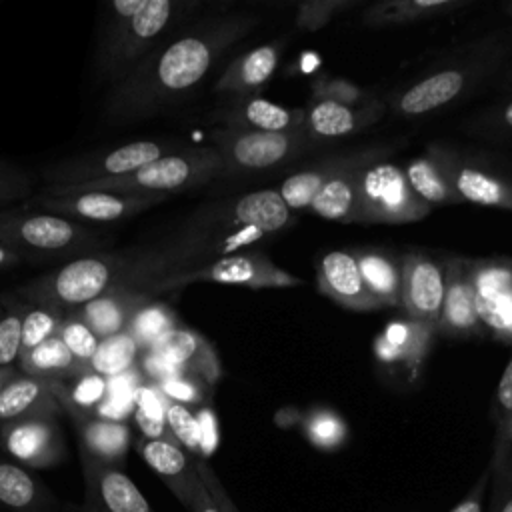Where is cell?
<instances>
[{
	"label": "cell",
	"instance_id": "obj_30",
	"mask_svg": "<svg viewBox=\"0 0 512 512\" xmlns=\"http://www.w3.org/2000/svg\"><path fill=\"white\" fill-rule=\"evenodd\" d=\"M434 334V328L416 320H396L376 338L374 352L382 362H402L408 368H416L426 356Z\"/></svg>",
	"mask_w": 512,
	"mask_h": 512
},
{
	"label": "cell",
	"instance_id": "obj_22",
	"mask_svg": "<svg viewBox=\"0 0 512 512\" xmlns=\"http://www.w3.org/2000/svg\"><path fill=\"white\" fill-rule=\"evenodd\" d=\"M222 128L252 132H298L304 128V108H286L256 94L238 96L218 114Z\"/></svg>",
	"mask_w": 512,
	"mask_h": 512
},
{
	"label": "cell",
	"instance_id": "obj_24",
	"mask_svg": "<svg viewBox=\"0 0 512 512\" xmlns=\"http://www.w3.org/2000/svg\"><path fill=\"white\" fill-rule=\"evenodd\" d=\"M382 114V106L366 104V106H346L332 100L312 98L304 108V132L314 142H324L332 138H342L354 134L372 122H376Z\"/></svg>",
	"mask_w": 512,
	"mask_h": 512
},
{
	"label": "cell",
	"instance_id": "obj_6",
	"mask_svg": "<svg viewBox=\"0 0 512 512\" xmlns=\"http://www.w3.org/2000/svg\"><path fill=\"white\" fill-rule=\"evenodd\" d=\"M360 224H406L422 220L430 206L410 188L404 168L370 160L354 172Z\"/></svg>",
	"mask_w": 512,
	"mask_h": 512
},
{
	"label": "cell",
	"instance_id": "obj_39",
	"mask_svg": "<svg viewBox=\"0 0 512 512\" xmlns=\"http://www.w3.org/2000/svg\"><path fill=\"white\" fill-rule=\"evenodd\" d=\"M174 326H176V318L164 304L148 302L136 312L134 320L128 326V332L136 338L140 348L142 346L152 348Z\"/></svg>",
	"mask_w": 512,
	"mask_h": 512
},
{
	"label": "cell",
	"instance_id": "obj_32",
	"mask_svg": "<svg viewBox=\"0 0 512 512\" xmlns=\"http://www.w3.org/2000/svg\"><path fill=\"white\" fill-rule=\"evenodd\" d=\"M404 174L410 188L424 204L432 206V204L458 202L446 174L444 150L430 148L426 154L412 158L406 164Z\"/></svg>",
	"mask_w": 512,
	"mask_h": 512
},
{
	"label": "cell",
	"instance_id": "obj_52",
	"mask_svg": "<svg viewBox=\"0 0 512 512\" xmlns=\"http://www.w3.org/2000/svg\"><path fill=\"white\" fill-rule=\"evenodd\" d=\"M190 512H220V508L216 506V502L212 500V496L208 494V490H206L204 484H202V486L198 488V492L194 494Z\"/></svg>",
	"mask_w": 512,
	"mask_h": 512
},
{
	"label": "cell",
	"instance_id": "obj_34",
	"mask_svg": "<svg viewBox=\"0 0 512 512\" xmlns=\"http://www.w3.org/2000/svg\"><path fill=\"white\" fill-rule=\"evenodd\" d=\"M466 2L460 0H388L372 4L364 12V22L368 24H404L420 18L440 16L458 10Z\"/></svg>",
	"mask_w": 512,
	"mask_h": 512
},
{
	"label": "cell",
	"instance_id": "obj_21",
	"mask_svg": "<svg viewBox=\"0 0 512 512\" xmlns=\"http://www.w3.org/2000/svg\"><path fill=\"white\" fill-rule=\"evenodd\" d=\"M318 288L350 310H376L382 308L366 290L356 252L330 250L318 262Z\"/></svg>",
	"mask_w": 512,
	"mask_h": 512
},
{
	"label": "cell",
	"instance_id": "obj_33",
	"mask_svg": "<svg viewBox=\"0 0 512 512\" xmlns=\"http://www.w3.org/2000/svg\"><path fill=\"white\" fill-rule=\"evenodd\" d=\"M16 368L22 374L38 376V378H56L62 380L66 376H82V366L74 360L64 342L54 334L44 340L36 348L20 354Z\"/></svg>",
	"mask_w": 512,
	"mask_h": 512
},
{
	"label": "cell",
	"instance_id": "obj_46",
	"mask_svg": "<svg viewBox=\"0 0 512 512\" xmlns=\"http://www.w3.org/2000/svg\"><path fill=\"white\" fill-rule=\"evenodd\" d=\"M202 384L198 378L186 376V374H170L168 378L160 380V386L164 390V394L172 400V402H202ZM206 386V384H204Z\"/></svg>",
	"mask_w": 512,
	"mask_h": 512
},
{
	"label": "cell",
	"instance_id": "obj_18",
	"mask_svg": "<svg viewBox=\"0 0 512 512\" xmlns=\"http://www.w3.org/2000/svg\"><path fill=\"white\" fill-rule=\"evenodd\" d=\"M134 446L140 458L160 476V480L180 500V504L190 510L194 494L202 486L194 456H190L174 438L142 436Z\"/></svg>",
	"mask_w": 512,
	"mask_h": 512
},
{
	"label": "cell",
	"instance_id": "obj_54",
	"mask_svg": "<svg viewBox=\"0 0 512 512\" xmlns=\"http://www.w3.org/2000/svg\"><path fill=\"white\" fill-rule=\"evenodd\" d=\"M18 372H20V370H18L16 366L2 368V370H0V390H2V388H4V386H6V384H8V382L18 374Z\"/></svg>",
	"mask_w": 512,
	"mask_h": 512
},
{
	"label": "cell",
	"instance_id": "obj_29",
	"mask_svg": "<svg viewBox=\"0 0 512 512\" xmlns=\"http://www.w3.org/2000/svg\"><path fill=\"white\" fill-rule=\"evenodd\" d=\"M56 498L28 468L0 458V510L52 512Z\"/></svg>",
	"mask_w": 512,
	"mask_h": 512
},
{
	"label": "cell",
	"instance_id": "obj_38",
	"mask_svg": "<svg viewBox=\"0 0 512 512\" xmlns=\"http://www.w3.org/2000/svg\"><path fill=\"white\" fill-rule=\"evenodd\" d=\"M0 312V370L16 366L22 344V318L26 300L4 296Z\"/></svg>",
	"mask_w": 512,
	"mask_h": 512
},
{
	"label": "cell",
	"instance_id": "obj_53",
	"mask_svg": "<svg viewBox=\"0 0 512 512\" xmlns=\"http://www.w3.org/2000/svg\"><path fill=\"white\" fill-rule=\"evenodd\" d=\"M20 258H22V256H20L18 252H14V250H10L8 246L0 244V270L10 268V266L18 264V262H20Z\"/></svg>",
	"mask_w": 512,
	"mask_h": 512
},
{
	"label": "cell",
	"instance_id": "obj_4",
	"mask_svg": "<svg viewBox=\"0 0 512 512\" xmlns=\"http://www.w3.org/2000/svg\"><path fill=\"white\" fill-rule=\"evenodd\" d=\"M218 176H224V164L216 148L212 146H184L172 154L152 160L138 170L120 178L100 180L82 186H48L44 194H70L88 190H108L120 194H154L168 196L206 184Z\"/></svg>",
	"mask_w": 512,
	"mask_h": 512
},
{
	"label": "cell",
	"instance_id": "obj_40",
	"mask_svg": "<svg viewBox=\"0 0 512 512\" xmlns=\"http://www.w3.org/2000/svg\"><path fill=\"white\" fill-rule=\"evenodd\" d=\"M164 422L172 438L194 458H202V426L186 404L168 402L164 410Z\"/></svg>",
	"mask_w": 512,
	"mask_h": 512
},
{
	"label": "cell",
	"instance_id": "obj_49",
	"mask_svg": "<svg viewBox=\"0 0 512 512\" xmlns=\"http://www.w3.org/2000/svg\"><path fill=\"white\" fill-rule=\"evenodd\" d=\"M490 476H492V468L486 470L478 478V482L472 486V490L450 512H484V492H486Z\"/></svg>",
	"mask_w": 512,
	"mask_h": 512
},
{
	"label": "cell",
	"instance_id": "obj_7",
	"mask_svg": "<svg viewBox=\"0 0 512 512\" xmlns=\"http://www.w3.org/2000/svg\"><path fill=\"white\" fill-rule=\"evenodd\" d=\"M316 144L318 142H314L304 130L252 132L218 128L212 134V148H216L222 158L224 176L276 168L314 148Z\"/></svg>",
	"mask_w": 512,
	"mask_h": 512
},
{
	"label": "cell",
	"instance_id": "obj_11",
	"mask_svg": "<svg viewBox=\"0 0 512 512\" xmlns=\"http://www.w3.org/2000/svg\"><path fill=\"white\" fill-rule=\"evenodd\" d=\"M52 388L62 412L70 416L76 428L78 442H80V456L100 464L122 466L132 444L130 428L124 422L102 418L92 410L80 406L70 396V390L62 380L54 378Z\"/></svg>",
	"mask_w": 512,
	"mask_h": 512
},
{
	"label": "cell",
	"instance_id": "obj_28",
	"mask_svg": "<svg viewBox=\"0 0 512 512\" xmlns=\"http://www.w3.org/2000/svg\"><path fill=\"white\" fill-rule=\"evenodd\" d=\"M280 60V44L256 46L238 58H234L228 68L218 78L214 90L220 94L252 96L262 88L274 74Z\"/></svg>",
	"mask_w": 512,
	"mask_h": 512
},
{
	"label": "cell",
	"instance_id": "obj_12",
	"mask_svg": "<svg viewBox=\"0 0 512 512\" xmlns=\"http://www.w3.org/2000/svg\"><path fill=\"white\" fill-rule=\"evenodd\" d=\"M468 272L480 326L512 346V260H468Z\"/></svg>",
	"mask_w": 512,
	"mask_h": 512
},
{
	"label": "cell",
	"instance_id": "obj_44",
	"mask_svg": "<svg viewBox=\"0 0 512 512\" xmlns=\"http://www.w3.org/2000/svg\"><path fill=\"white\" fill-rule=\"evenodd\" d=\"M354 6L350 0H308L298 4L296 26L306 32H316L324 28L338 12Z\"/></svg>",
	"mask_w": 512,
	"mask_h": 512
},
{
	"label": "cell",
	"instance_id": "obj_37",
	"mask_svg": "<svg viewBox=\"0 0 512 512\" xmlns=\"http://www.w3.org/2000/svg\"><path fill=\"white\" fill-rule=\"evenodd\" d=\"M66 312L48 306V304H38L26 300V310L22 318V344H20V354L36 348L44 340L52 338L58 332L60 322L64 320Z\"/></svg>",
	"mask_w": 512,
	"mask_h": 512
},
{
	"label": "cell",
	"instance_id": "obj_48",
	"mask_svg": "<svg viewBox=\"0 0 512 512\" xmlns=\"http://www.w3.org/2000/svg\"><path fill=\"white\" fill-rule=\"evenodd\" d=\"M26 190H28L26 176L0 162V204L26 194Z\"/></svg>",
	"mask_w": 512,
	"mask_h": 512
},
{
	"label": "cell",
	"instance_id": "obj_14",
	"mask_svg": "<svg viewBox=\"0 0 512 512\" xmlns=\"http://www.w3.org/2000/svg\"><path fill=\"white\" fill-rule=\"evenodd\" d=\"M400 264V306L410 320L436 330L446 288V260L422 250H410L400 258Z\"/></svg>",
	"mask_w": 512,
	"mask_h": 512
},
{
	"label": "cell",
	"instance_id": "obj_20",
	"mask_svg": "<svg viewBox=\"0 0 512 512\" xmlns=\"http://www.w3.org/2000/svg\"><path fill=\"white\" fill-rule=\"evenodd\" d=\"M444 166L458 202L512 210V182L444 150Z\"/></svg>",
	"mask_w": 512,
	"mask_h": 512
},
{
	"label": "cell",
	"instance_id": "obj_42",
	"mask_svg": "<svg viewBox=\"0 0 512 512\" xmlns=\"http://www.w3.org/2000/svg\"><path fill=\"white\" fill-rule=\"evenodd\" d=\"M304 432L314 446L334 450L346 438V424L336 412L328 408H314L304 418Z\"/></svg>",
	"mask_w": 512,
	"mask_h": 512
},
{
	"label": "cell",
	"instance_id": "obj_50",
	"mask_svg": "<svg viewBox=\"0 0 512 512\" xmlns=\"http://www.w3.org/2000/svg\"><path fill=\"white\" fill-rule=\"evenodd\" d=\"M496 400H498V408H500L502 424H504L506 420L512 418V358H510V362L506 364V368L500 376Z\"/></svg>",
	"mask_w": 512,
	"mask_h": 512
},
{
	"label": "cell",
	"instance_id": "obj_51",
	"mask_svg": "<svg viewBox=\"0 0 512 512\" xmlns=\"http://www.w3.org/2000/svg\"><path fill=\"white\" fill-rule=\"evenodd\" d=\"M82 376H84V384H82L84 390L70 392V396H72L80 406H84V402H94V400H98L100 394L104 392V380H102V376H98V374H82Z\"/></svg>",
	"mask_w": 512,
	"mask_h": 512
},
{
	"label": "cell",
	"instance_id": "obj_13",
	"mask_svg": "<svg viewBox=\"0 0 512 512\" xmlns=\"http://www.w3.org/2000/svg\"><path fill=\"white\" fill-rule=\"evenodd\" d=\"M166 196L154 194H120L108 190H88L70 194H40L38 204L44 212H52L76 222H120L134 214H140L154 204L162 202Z\"/></svg>",
	"mask_w": 512,
	"mask_h": 512
},
{
	"label": "cell",
	"instance_id": "obj_36",
	"mask_svg": "<svg viewBox=\"0 0 512 512\" xmlns=\"http://www.w3.org/2000/svg\"><path fill=\"white\" fill-rule=\"evenodd\" d=\"M138 350H140V344L128 330L114 334L110 338H104L100 340L96 354L88 364V374H98V376L122 374L132 366Z\"/></svg>",
	"mask_w": 512,
	"mask_h": 512
},
{
	"label": "cell",
	"instance_id": "obj_25",
	"mask_svg": "<svg viewBox=\"0 0 512 512\" xmlns=\"http://www.w3.org/2000/svg\"><path fill=\"white\" fill-rule=\"evenodd\" d=\"M470 78L472 74L468 68H440L406 88L396 100V110L402 116H422L434 112L454 102L468 88L472 82Z\"/></svg>",
	"mask_w": 512,
	"mask_h": 512
},
{
	"label": "cell",
	"instance_id": "obj_16",
	"mask_svg": "<svg viewBox=\"0 0 512 512\" xmlns=\"http://www.w3.org/2000/svg\"><path fill=\"white\" fill-rule=\"evenodd\" d=\"M84 500L76 512H154L122 466L82 458Z\"/></svg>",
	"mask_w": 512,
	"mask_h": 512
},
{
	"label": "cell",
	"instance_id": "obj_47",
	"mask_svg": "<svg viewBox=\"0 0 512 512\" xmlns=\"http://www.w3.org/2000/svg\"><path fill=\"white\" fill-rule=\"evenodd\" d=\"M194 464H196V470H198V476H200L202 484L206 486L208 494L212 496V500L216 502L220 512H240L238 506L234 504V500L228 496V492L222 486L216 472L210 468V464L204 458H194Z\"/></svg>",
	"mask_w": 512,
	"mask_h": 512
},
{
	"label": "cell",
	"instance_id": "obj_2",
	"mask_svg": "<svg viewBox=\"0 0 512 512\" xmlns=\"http://www.w3.org/2000/svg\"><path fill=\"white\" fill-rule=\"evenodd\" d=\"M164 276H168V268L158 246L82 254L20 286L18 294L30 302L74 312L112 290L148 294V288Z\"/></svg>",
	"mask_w": 512,
	"mask_h": 512
},
{
	"label": "cell",
	"instance_id": "obj_8",
	"mask_svg": "<svg viewBox=\"0 0 512 512\" xmlns=\"http://www.w3.org/2000/svg\"><path fill=\"white\" fill-rule=\"evenodd\" d=\"M184 144L174 140H134L108 150H94L76 158L56 162L46 168V180L52 186H82L100 180L120 178L140 166L166 154L182 150Z\"/></svg>",
	"mask_w": 512,
	"mask_h": 512
},
{
	"label": "cell",
	"instance_id": "obj_1",
	"mask_svg": "<svg viewBox=\"0 0 512 512\" xmlns=\"http://www.w3.org/2000/svg\"><path fill=\"white\" fill-rule=\"evenodd\" d=\"M252 22L242 14L218 16L158 44L116 80L104 100L106 114L132 120L174 106L206 78L222 52L242 38Z\"/></svg>",
	"mask_w": 512,
	"mask_h": 512
},
{
	"label": "cell",
	"instance_id": "obj_15",
	"mask_svg": "<svg viewBox=\"0 0 512 512\" xmlns=\"http://www.w3.org/2000/svg\"><path fill=\"white\" fill-rule=\"evenodd\" d=\"M0 440L16 464L28 470L52 468L66 456L56 416H28L0 424Z\"/></svg>",
	"mask_w": 512,
	"mask_h": 512
},
{
	"label": "cell",
	"instance_id": "obj_19",
	"mask_svg": "<svg viewBox=\"0 0 512 512\" xmlns=\"http://www.w3.org/2000/svg\"><path fill=\"white\" fill-rule=\"evenodd\" d=\"M476 302L468 272V258L454 256L446 260V288L436 332L444 336L466 338L480 332Z\"/></svg>",
	"mask_w": 512,
	"mask_h": 512
},
{
	"label": "cell",
	"instance_id": "obj_26",
	"mask_svg": "<svg viewBox=\"0 0 512 512\" xmlns=\"http://www.w3.org/2000/svg\"><path fill=\"white\" fill-rule=\"evenodd\" d=\"M52 380L18 372L0 390V424L28 416H58L62 408L56 400Z\"/></svg>",
	"mask_w": 512,
	"mask_h": 512
},
{
	"label": "cell",
	"instance_id": "obj_43",
	"mask_svg": "<svg viewBox=\"0 0 512 512\" xmlns=\"http://www.w3.org/2000/svg\"><path fill=\"white\" fill-rule=\"evenodd\" d=\"M498 444L496 458L492 462L494 472V496L490 512H512V442Z\"/></svg>",
	"mask_w": 512,
	"mask_h": 512
},
{
	"label": "cell",
	"instance_id": "obj_17",
	"mask_svg": "<svg viewBox=\"0 0 512 512\" xmlns=\"http://www.w3.org/2000/svg\"><path fill=\"white\" fill-rule=\"evenodd\" d=\"M172 372L198 378L206 386H214L220 378V362L212 344L198 332L174 326L152 348Z\"/></svg>",
	"mask_w": 512,
	"mask_h": 512
},
{
	"label": "cell",
	"instance_id": "obj_35",
	"mask_svg": "<svg viewBox=\"0 0 512 512\" xmlns=\"http://www.w3.org/2000/svg\"><path fill=\"white\" fill-rule=\"evenodd\" d=\"M342 158L344 156L316 162V164H312L308 168H302V170L290 174L288 178H284L280 188H278V194L284 200V204L288 206V210L290 212L308 210L312 200L320 192V188L326 184V180L340 166Z\"/></svg>",
	"mask_w": 512,
	"mask_h": 512
},
{
	"label": "cell",
	"instance_id": "obj_45",
	"mask_svg": "<svg viewBox=\"0 0 512 512\" xmlns=\"http://www.w3.org/2000/svg\"><path fill=\"white\" fill-rule=\"evenodd\" d=\"M312 98L332 100L346 106H360L364 100V92L342 78H318L312 84Z\"/></svg>",
	"mask_w": 512,
	"mask_h": 512
},
{
	"label": "cell",
	"instance_id": "obj_27",
	"mask_svg": "<svg viewBox=\"0 0 512 512\" xmlns=\"http://www.w3.org/2000/svg\"><path fill=\"white\" fill-rule=\"evenodd\" d=\"M148 294L138 290H112L86 306L74 310V314L96 334L98 340L126 332L136 312L146 306Z\"/></svg>",
	"mask_w": 512,
	"mask_h": 512
},
{
	"label": "cell",
	"instance_id": "obj_10",
	"mask_svg": "<svg viewBox=\"0 0 512 512\" xmlns=\"http://www.w3.org/2000/svg\"><path fill=\"white\" fill-rule=\"evenodd\" d=\"M292 224V212L280 198L278 190L264 188L246 192L236 198H224L198 206L186 228L224 230V232H260L272 236Z\"/></svg>",
	"mask_w": 512,
	"mask_h": 512
},
{
	"label": "cell",
	"instance_id": "obj_3",
	"mask_svg": "<svg viewBox=\"0 0 512 512\" xmlns=\"http://www.w3.org/2000/svg\"><path fill=\"white\" fill-rule=\"evenodd\" d=\"M198 6L182 0H144L142 8L128 16L108 8L98 68L118 80Z\"/></svg>",
	"mask_w": 512,
	"mask_h": 512
},
{
	"label": "cell",
	"instance_id": "obj_41",
	"mask_svg": "<svg viewBox=\"0 0 512 512\" xmlns=\"http://www.w3.org/2000/svg\"><path fill=\"white\" fill-rule=\"evenodd\" d=\"M56 336L64 342V346L70 350L74 360L82 366L84 374H88V364L100 344L96 334L74 312H70L60 322Z\"/></svg>",
	"mask_w": 512,
	"mask_h": 512
},
{
	"label": "cell",
	"instance_id": "obj_31",
	"mask_svg": "<svg viewBox=\"0 0 512 512\" xmlns=\"http://www.w3.org/2000/svg\"><path fill=\"white\" fill-rule=\"evenodd\" d=\"M358 268L370 296L384 306L400 304V286H402V264L390 252L366 248L356 252Z\"/></svg>",
	"mask_w": 512,
	"mask_h": 512
},
{
	"label": "cell",
	"instance_id": "obj_5",
	"mask_svg": "<svg viewBox=\"0 0 512 512\" xmlns=\"http://www.w3.org/2000/svg\"><path fill=\"white\" fill-rule=\"evenodd\" d=\"M106 240L90 226L36 210L0 212V244L20 256H72L102 246Z\"/></svg>",
	"mask_w": 512,
	"mask_h": 512
},
{
	"label": "cell",
	"instance_id": "obj_55",
	"mask_svg": "<svg viewBox=\"0 0 512 512\" xmlns=\"http://www.w3.org/2000/svg\"><path fill=\"white\" fill-rule=\"evenodd\" d=\"M500 120H502V124H504L506 128L512 130V100L500 110Z\"/></svg>",
	"mask_w": 512,
	"mask_h": 512
},
{
	"label": "cell",
	"instance_id": "obj_56",
	"mask_svg": "<svg viewBox=\"0 0 512 512\" xmlns=\"http://www.w3.org/2000/svg\"><path fill=\"white\" fill-rule=\"evenodd\" d=\"M0 312H2V304H0Z\"/></svg>",
	"mask_w": 512,
	"mask_h": 512
},
{
	"label": "cell",
	"instance_id": "obj_9",
	"mask_svg": "<svg viewBox=\"0 0 512 512\" xmlns=\"http://www.w3.org/2000/svg\"><path fill=\"white\" fill-rule=\"evenodd\" d=\"M192 282H216L228 286H244L252 290L292 288L304 284L300 278L278 268L266 254L256 250H240L220 256L192 270L164 276L148 288V294L184 288Z\"/></svg>",
	"mask_w": 512,
	"mask_h": 512
},
{
	"label": "cell",
	"instance_id": "obj_23",
	"mask_svg": "<svg viewBox=\"0 0 512 512\" xmlns=\"http://www.w3.org/2000/svg\"><path fill=\"white\" fill-rule=\"evenodd\" d=\"M378 150H362L354 152L342 158L340 166L334 170V174L326 180V184L320 188L316 198L312 200L310 208L314 214L334 220V222H358V200H356V186H354V172L378 158Z\"/></svg>",
	"mask_w": 512,
	"mask_h": 512
}]
</instances>
